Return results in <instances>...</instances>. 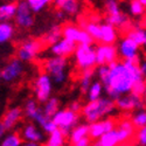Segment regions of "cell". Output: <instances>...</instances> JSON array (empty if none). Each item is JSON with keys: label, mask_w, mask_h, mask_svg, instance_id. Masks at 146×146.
<instances>
[{"label": "cell", "mask_w": 146, "mask_h": 146, "mask_svg": "<svg viewBox=\"0 0 146 146\" xmlns=\"http://www.w3.org/2000/svg\"><path fill=\"white\" fill-rule=\"evenodd\" d=\"M22 138L18 132H9L3 138L0 146H22Z\"/></svg>", "instance_id": "1f68e13d"}, {"label": "cell", "mask_w": 146, "mask_h": 146, "mask_svg": "<svg viewBox=\"0 0 146 146\" xmlns=\"http://www.w3.org/2000/svg\"><path fill=\"white\" fill-rule=\"evenodd\" d=\"M89 125H90L89 137L94 140H98L104 135L116 129V121L111 118H104L100 121H96V123H92Z\"/></svg>", "instance_id": "9a60e30c"}, {"label": "cell", "mask_w": 146, "mask_h": 146, "mask_svg": "<svg viewBox=\"0 0 146 146\" xmlns=\"http://www.w3.org/2000/svg\"><path fill=\"white\" fill-rule=\"evenodd\" d=\"M42 46H43L42 41L34 39L22 41L17 49V57L22 62H31L39 55V53L42 49Z\"/></svg>", "instance_id": "52a82bcc"}, {"label": "cell", "mask_w": 146, "mask_h": 146, "mask_svg": "<svg viewBox=\"0 0 146 146\" xmlns=\"http://www.w3.org/2000/svg\"><path fill=\"white\" fill-rule=\"evenodd\" d=\"M42 110H43V113L48 117V118H53L55 116V113L61 110L60 109V101L57 97H52L49 101H47L43 106H42Z\"/></svg>", "instance_id": "4dcf8cb0"}, {"label": "cell", "mask_w": 146, "mask_h": 146, "mask_svg": "<svg viewBox=\"0 0 146 146\" xmlns=\"http://www.w3.org/2000/svg\"><path fill=\"white\" fill-rule=\"evenodd\" d=\"M20 136L26 143H36L41 144L44 141V132L35 123H27L20 130Z\"/></svg>", "instance_id": "4fadbf2b"}, {"label": "cell", "mask_w": 146, "mask_h": 146, "mask_svg": "<svg viewBox=\"0 0 146 146\" xmlns=\"http://www.w3.org/2000/svg\"><path fill=\"white\" fill-rule=\"evenodd\" d=\"M81 27L87 31L88 34L94 39V41L97 42H101L102 41V27H101V23L97 22V21H81Z\"/></svg>", "instance_id": "7402d4cb"}, {"label": "cell", "mask_w": 146, "mask_h": 146, "mask_svg": "<svg viewBox=\"0 0 146 146\" xmlns=\"http://www.w3.org/2000/svg\"><path fill=\"white\" fill-rule=\"evenodd\" d=\"M53 92V80L47 72H41L38 75L34 82V94L39 103L44 104L52 98Z\"/></svg>", "instance_id": "8992f818"}, {"label": "cell", "mask_w": 146, "mask_h": 146, "mask_svg": "<svg viewBox=\"0 0 146 146\" xmlns=\"http://www.w3.org/2000/svg\"><path fill=\"white\" fill-rule=\"evenodd\" d=\"M77 48V44L72 41H69L64 38L61 39L57 43L50 46L49 50L53 54V56H60V57H68L72 54H75V50Z\"/></svg>", "instance_id": "e0dca14e"}, {"label": "cell", "mask_w": 146, "mask_h": 146, "mask_svg": "<svg viewBox=\"0 0 146 146\" xmlns=\"http://www.w3.org/2000/svg\"><path fill=\"white\" fill-rule=\"evenodd\" d=\"M140 26H141V28H144L145 31H146V14L143 17V19H141V22H140Z\"/></svg>", "instance_id": "ee69618b"}, {"label": "cell", "mask_w": 146, "mask_h": 146, "mask_svg": "<svg viewBox=\"0 0 146 146\" xmlns=\"http://www.w3.org/2000/svg\"><path fill=\"white\" fill-rule=\"evenodd\" d=\"M116 110V103L109 97H102L98 101L87 102L83 105L82 116L88 124L102 120V118L111 115Z\"/></svg>", "instance_id": "7a4b0ae2"}, {"label": "cell", "mask_w": 146, "mask_h": 146, "mask_svg": "<svg viewBox=\"0 0 146 146\" xmlns=\"http://www.w3.org/2000/svg\"><path fill=\"white\" fill-rule=\"evenodd\" d=\"M136 138H137V143L141 146H146V126L138 130L137 135H136Z\"/></svg>", "instance_id": "f35d334b"}, {"label": "cell", "mask_w": 146, "mask_h": 146, "mask_svg": "<svg viewBox=\"0 0 146 146\" xmlns=\"http://www.w3.org/2000/svg\"><path fill=\"white\" fill-rule=\"evenodd\" d=\"M118 54L124 61H133L139 63V46L127 36H124L119 41Z\"/></svg>", "instance_id": "8fae6325"}, {"label": "cell", "mask_w": 146, "mask_h": 146, "mask_svg": "<svg viewBox=\"0 0 146 146\" xmlns=\"http://www.w3.org/2000/svg\"><path fill=\"white\" fill-rule=\"evenodd\" d=\"M56 9H61L68 15H76L80 11V4L75 0H56L53 3Z\"/></svg>", "instance_id": "603a6c76"}, {"label": "cell", "mask_w": 146, "mask_h": 146, "mask_svg": "<svg viewBox=\"0 0 146 146\" xmlns=\"http://www.w3.org/2000/svg\"><path fill=\"white\" fill-rule=\"evenodd\" d=\"M129 8H130V13H131L133 17H141V15H145L146 8L141 5L140 0H132V1H130Z\"/></svg>", "instance_id": "d590c367"}, {"label": "cell", "mask_w": 146, "mask_h": 146, "mask_svg": "<svg viewBox=\"0 0 146 146\" xmlns=\"http://www.w3.org/2000/svg\"><path fill=\"white\" fill-rule=\"evenodd\" d=\"M140 70H141V74H143V77L146 80V60H144L143 62L140 63Z\"/></svg>", "instance_id": "b9f144b4"}, {"label": "cell", "mask_w": 146, "mask_h": 146, "mask_svg": "<svg viewBox=\"0 0 146 146\" xmlns=\"http://www.w3.org/2000/svg\"><path fill=\"white\" fill-rule=\"evenodd\" d=\"M23 113H25V116L28 119L33 120L40 127H42L48 120L52 119V118H48L43 113V110H42V108L39 106L38 101H35L33 98H29L26 101L25 105H23Z\"/></svg>", "instance_id": "30bf717a"}, {"label": "cell", "mask_w": 146, "mask_h": 146, "mask_svg": "<svg viewBox=\"0 0 146 146\" xmlns=\"http://www.w3.org/2000/svg\"><path fill=\"white\" fill-rule=\"evenodd\" d=\"M55 17H56L57 19H60V20H61V19H62V18L64 17V13H63V12L61 11V9H56V11H55Z\"/></svg>", "instance_id": "7bdbcfd3"}, {"label": "cell", "mask_w": 146, "mask_h": 146, "mask_svg": "<svg viewBox=\"0 0 146 146\" xmlns=\"http://www.w3.org/2000/svg\"><path fill=\"white\" fill-rule=\"evenodd\" d=\"M74 57L76 67L82 71L92 70L97 64L96 48L92 44H77Z\"/></svg>", "instance_id": "277c9868"}, {"label": "cell", "mask_w": 146, "mask_h": 146, "mask_svg": "<svg viewBox=\"0 0 146 146\" xmlns=\"http://www.w3.org/2000/svg\"><path fill=\"white\" fill-rule=\"evenodd\" d=\"M96 56H97V66H109L116 61H118V48L113 44H100L96 47Z\"/></svg>", "instance_id": "7c38bea8"}, {"label": "cell", "mask_w": 146, "mask_h": 146, "mask_svg": "<svg viewBox=\"0 0 146 146\" xmlns=\"http://www.w3.org/2000/svg\"><path fill=\"white\" fill-rule=\"evenodd\" d=\"M68 58L60 56H50L43 62L44 72H47L57 86L63 84L67 80Z\"/></svg>", "instance_id": "3957f363"}, {"label": "cell", "mask_w": 146, "mask_h": 146, "mask_svg": "<svg viewBox=\"0 0 146 146\" xmlns=\"http://www.w3.org/2000/svg\"><path fill=\"white\" fill-rule=\"evenodd\" d=\"M132 124L135 125L136 129H143L146 126V110H140L137 111L131 118Z\"/></svg>", "instance_id": "836d02e7"}, {"label": "cell", "mask_w": 146, "mask_h": 146, "mask_svg": "<svg viewBox=\"0 0 146 146\" xmlns=\"http://www.w3.org/2000/svg\"><path fill=\"white\" fill-rule=\"evenodd\" d=\"M22 115H23V110L21 108H19V106H12L4 113L0 125H3L4 129L8 132V131H11L12 129H14L17 126V124L20 121V119L22 118Z\"/></svg>", "instance_id": "ac0fdd59"}, {"label": "cell", "mask_w": 146, "mask_h": 146, "mask_svg": "<svg viewBox=\"0 0 146 146\" xmlns=\"http://www.w3.org/2000/svg\"><path fill=\"white\" fill-rule=\"evenodd\" d=\"M108 75L101 80L104 86L106 97L112 101H117L119 97L129 95L132 91L135 83L143 80V74L140 70V63L133 61H123L109 64Z\"/></svg>", "instance_id": "6da1fadb"}, {"label": "cell", "mask_w": 146, "mask_h": 146, "mask_svg": "<svg viewBox=\"0 0 146 146\" xmlns=\"http://www.w3.org/2000/svg\"><path fill=\"white\" fill-rule=\"evenodd\" d=\"M119 146H133V144L132 143H124V144H121V145H119Z\"/></svg>", "instance_id": "bcb514c9"}, {"label": "cell", "mask_w": 146, "mask_h": 146, "mask_svg": "<svg viewBox=\"0 0 146 146\" xmlns=\"http://www.w3.org/2000/svg\"><path fill=\"white\" fill-rule=\"evenodd\" d=\"M140 3H141V5L146 8V0H140Z\"/></svg>", "instance_id": "7dc6e473"}, {"label": "cell", "mask_w": 146, "mask_h": 146, "mask_svg": "<svg viewBox=\"0 0 146 146\" xmlns=\"http://www.w3.org/2000/svg\"><path fill=\"white\" fill-rule=\"evenodd\" d=\"M91 145V140H90V137H87L82 140H80L77 144H75L74 146H90Z\"/></svg>", "instance_id": "60d3db41"}, {"label": "cell", "mask_w": 146, "mask_h": 146, "mask_svg": "<svg viewBox=\"0 0 146 146\" xmlns=\"http://www.w3.org/2000/svg\"><path fill=\"white\" fill-rule=\"evenodd\" d=\"M25 72V66L23 62L18 57L11 58L8 62L3 67L0 77L5 83H14L15 81L20 80V77Z\"/></svg>", "instance_id": "ba28073f"}, {"label": "cell", "mask_w": 146, "mask_h": 146, "mask_svg": "<svg viewBox=\"0 0 146 146\" xmlns=\"http://www.w3.org/2000/svg\"><path fill=\"white\" fill-rule=\"evenodd\" d=\"M22 146H41V144H36V143H26V141H23Z\"/></svg>", "instance_id": "f6af8a7d"}, {"label": "cell", "mask_w": 146, "mask_h": 146, "mask_svg": "<svg viewBox=\"0 0 146 146\" xmlns=\"http://www.w3.org/2000/svg\"><path fill=\"white\" fill-rule=\"evenodd\" d=\"M118 135H119V139H120V144L127 143L135 135V125L132 124V121L130 119H123L118 124Z\"/></svg>", "instance_id": "d6986e66"}, {"label": "cell", "mask_w": 146, "mask_h": 146, "mask_svg": "<svg viewBox=\"0 0 146 146\" xmlns=\"http://www.w3.org/2000/svg\"><path fill=\"white\" fill-rule=\"evenodd\" d=\"M145 92H146V80L143 78V80L135 83L131 94L137 96V97H143V96H145Z\"/></svg>", "instance_id": "8d00e7d4"}, {"label": "cell", "mask_w": 146, "mask_h": 146, "mask_svg": "<svg viewBox=\"0 0 146 146\" xmlns=\"http://www.w3.org/2000/svg\"><path fill=\"white\" fill-rule=\"evenodd\" d=\"M14 36V26L12 22H0V43L4 44Z\"/></svg>", "instance_id": "f1b7e54d"}, {"label": "cell", "mask_w": 146, "mask_h": 146, "mask_svg": "<svg viewBox=\"0 0 146 146\" xmlns=\"http://www.w3.org/2000/svg\"><path fill=\"white\" fill-rule=\"evenodd\" d=\"M66 138L67 137L60 130H56L54 133L49 135L48 140H47V144H52V145H56V146H64Z\"/></svg>", "instance_id": "e575fe53"}, {"label": "cell", "mask_w": 146, "mask_h": 146, "mask_svg": "<svg viewBox=\"0 0 146 146\" xmlns=\"http://www.w3.org/2000/svg\"><path fill=\"white\" fill-rule=\"evenodd\" d=\"M102 27V44H110L113 46L115 42L118 39V33H117V28H115L112 25L108 22L101 23Z\"/></svg>", "instance_id": "44dd1931"}, {"label": "cell", "mask_w": 146, "mask_h": 146, "mask_svg": "<svg viewBox=\"0 0 146 146\" xmlns=\"http://www.w3.org/2000/svg\"><path fill=\"white\" fill-rule=\"evenodd\" d=\"M62 34L64 39L77 44H92L94 42V39L88 34L87 31L72 25V23H68L62 27Z\"/></svg>", "instance_id": "9c48e42d"}, {"label": "cell", "mask_w": 146, "mask_h": 146, "mask_svg": "<svg viewBox=\"0 0 146 146\" xmlns=\"http://www.w3.org/2000/svg\"><path fill=\"white\" fill-rule=\"evenodd\" d=\"M118 145H121V144H120V139H119L117 129L104 135L98 140H94L91 144V146H118Z\"/></svg>", "instance_id": "cb8c5ba5"}, {"label": "cell", "mask_w": 146, "mask_h": 146, "mask_svg": "<svg viewBox=\"0 0 146 146\" xmlns=\"http://www.w3.org/2000/svg\"><path fill=\"white\" fill-rule=\"evenodd\" d=\"M127 38L135 41L139 47H146V31L139 26H135L129 33H126Z\"/></svg>", "instance_id": "4316f807"}, {"label": "cell", "mask_w": 146, "mask_h": 146, "mask_svg": "<svg viewBox=\"0 0 146 146\" xmlns=\"http://www.w3.org/2000/svg\"><path fill=\"white\" fill-rule=\"evenodd\" d=\"M62 35H63L62 34V28H61L58 25H54V26L50 27L49 31L44 34L43 39H42V42L53 46V44L57 43L61 39H62V38H61Z\"/></svg>", "instance_id": "484cf974"}, {"label": "cell", "mask_w": 146, "mask_h": 146, "mask_svg": "<svg viewBox=\"0 0 146 146\" xmlns=\"http://www.w3.org/2000/svg\"><path fill=\"white\" fill-rule=\"evenodd\" d=\"M116 108L121 111H132V110H144V101L141 97H137L132 94L124 95L119 97L117 101H115Z\"/></svg>", "instance_id": "2e32d148"}, {"label": "cell", "mask_w": 146, "mask_h": 146, "mask_svg": "<svg viewBox=\"0 0 146 146\" xmlns=\"http://www.w3.org/2000/svg\"><path fill=\"white\" fill-rule=\"evenodd\" d=\"M89 133H90V125L87 124V123H82V124H78L74 130L71 131V133L69 135L68 138H69V141L72 145H75L80 140L89 137Z\"/></svg>", "instance_id": "d4e9b609"}, {"label": "cell", "mask_w": 146, "mask_h": 146, "mask_svg": "<svg viewBox=\"0 0 146 146\" xmlns=\"http://www.w3.org/2000/svg\"><path fill=\"white\" fill-rule=\"evenodd\" d=\"M71 111H74L75 113H78V112H82V109H83V105L80 101H72L69 105V108Z\"/></svg>", "instance_id": "ab89813d"}, {"label": "cell", "mask_w": 146, "mask_h": 146, "mask_svg": "<svg viewBox=\"0 0 146 146\" xmlns=\"http://www.w3.org/2000/svg\"><path fill=\"white\" fill-rule=\"evenodd\" d=\"M103 92H105V90H104V86L102 84V82L100 80L98 81H94V83L91 84L89 91L87 92L88 102H94V101L101 100L103 97Z\"/></svg>", "instance_id": "83f0119b"}, {"label": "cell", "mask_w": 146, "mask_h": 146, "mask_svg": "<svg viewBox=\"0 0 146 146\" xmlns=\"http://www.w3.org/2000/svg\"><path fill=\"white\" fill-rule=\"evenodd\" d=\"M105 11L108 15H116L121 12L119 8V4L115 0H109L105 3Z\"/></svg>", "instance_id": "74e56055"}, {"label": "cell", "mask_w": 146, "mask_h": 146, "mask_svg": "<svg viewBox=\"0 0 146 146\" xmlns=\"http://www.w3.org/2000/svg\"><path fill=\"white\" fill-rule=\"evenodd\" d=\"M52 119L54 120V123L56 124L58 130L68 138L71 131L78 125L77 123H78L80 116L78 113L71 111L70 109H61V110H58L55 113V116Z\"/></svg>", "instance_id": "5b68a950"}, {"label": "cell", "mask_w": 146, "mask_h": 146, "mask_svg": "<svg viewBox=\"0 0 146 146\" xmlns=\"http://www.w3.org/2000/svg\"><path fill=\"white\" fill-rule=\"evenodd\" d=\"M18 11V3L6 1L0 5V21L11 22L12 19H15Z\"/></svg>", "instance_id": "ffe728a7"}, {"label": "cell", "mask_w": 146, "mask_h": 146, "mask_svg": "<svg viewBox=\"0 0 146 146\" xmlns=\"http://www.w3.org/2000/svg\"><path fill=\"white\" fill-rule=\"evenodd\" d=\"M17 26L21 28H31L34 25L33 12L31 11L27 1H18V11L14 19Z\"/></svg>", "instance_id": "5bb4252c"}, {"label": "cell", "mask_w": 146, "mask_h": 146, "mask_svg": "<svg viewBox=\"0 0 146 146\" xmlns=\"http://www.w3.org/2000/svg\"><path fill=\"white\" fill-rule=\"evenodd\" d=\"M144 97H145V100H146V92H145V96H144Z\"/></svg>", "instance_id": "681fc988"}, {"label": "cell", "mask_w": 146, "mask_h": 146, "mask_svg": "<svg viewBox=\"0 0 146 146\" xmlns=\"http://www.w3.org/2000/svg\"><path fill=\"white\" fill-rule=\"evenodd\" d=\"M44 146H56V145H52V144H46Z\"/></svg>", "instance_id": "c3c4849f"}, {"label": "cell", "mask_w": 146, "mask_h": 146, "mask_svg": "<svg viewBox=\"0 0 146 146\" xmlns=\"http://www.w3.org/2000/svg\"><path fill=\"white\" fill-rule=\"evenodd\" d=\"M27 3L31 11L33 12V14L41 13L50 4H53V1H50V0H27Z\"/></svg>", "instance_id": "d6a6232c"}, {"label": "cell", "mask_w": 146, "mask_h": 146, "mask_svg": "<svg viewBox=\"0 0 146 146\" xmlns=\"http://www.w3.org/2000/svg\"><path fill=\"white\" fill-rule=\"evenodd\" d=\"M95 75V71L92 70H87V71H82L81 80H80V91L81 94H86L89 91L91 84L94 83L92 77Z\"/></svg>", "instance_id": "f546056e"}]
</instances>
